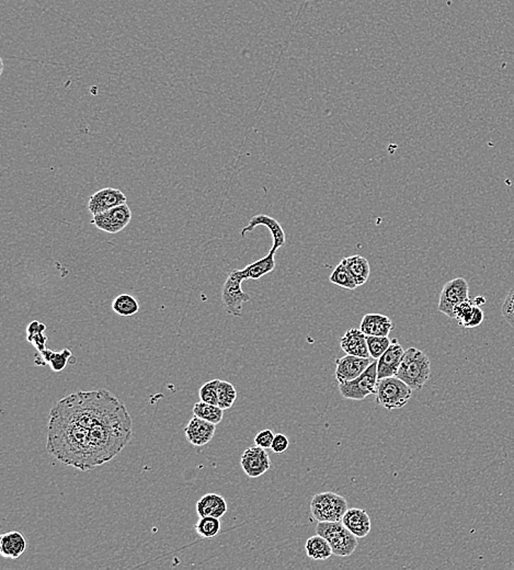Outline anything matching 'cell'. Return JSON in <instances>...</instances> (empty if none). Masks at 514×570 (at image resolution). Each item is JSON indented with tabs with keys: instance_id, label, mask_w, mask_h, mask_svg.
I'll list each match as a JSON object with an SVG mask.
<instances>
[{
	"instance_id": "6da1fadb",
	"label": "cell",
	"mask_w": 514,
	"mask_h": 570,
	"mask_svg": "<svg viewBox=\"0 0 514 570\" xmlns=\"http://www.w3.org/2000/svg\"><path fill=\"white\" fill-rule=\"evenodd\" d=\"M133 435L129 410L108 389L77 392L50 413L47 451L65 465L89 472L119 455Z\"/></svg>"
},
{
	"instance_id": "7a4b0ae2",
	"label": "cell",
	"mask_w": 514,
	"mask_h": 570,
	"mask_svg": "<svg viewBox=\"0 0 514 570\" xmlns=\"http://www.w3.org/2000/svg\"><path fill=\"white\" fill-rule=\"evenodd\" d=\"M430 375L431 362L425 352L417 348L406 350L395 376L405 382L413 391H420L429 381Z\"/></svg>"
},
{
	"instance_id": "3957f363",
	"label": "cell",
	"mask_w": 514,
	"mask_h": 570,
	"mask_svg": "<svg viewBox=\"0 0 514 570\" xmlns=\"http://www.w3.org/2000/svg\"><path fill=\"white\" fill-rule=\"evenodd\" d=\"M316 534H319L329 542L333 555L348 557L358 547V537L340 522H318Z\"/></svg>"
},
{
	"instance_id": "277c9868",
	"label": "cell",
	"mask_w": 514,
	"mask_h": 570,
	"mask_svg": "<svg viewBox=\"0 0 514 570\" xmlns=\"http://www.w3.org/2000/svg\"><path fill=\"white\" fill-rule=\"evenodd\" d=\"M413 389L397 376L379 380L376 403L388 410L401 409L409 403Z\"/></svg>"
},
{
	"instance_id": "5b68a950",
	"label": "cell",
	"mask_w": 514,
	"mask_h": 570,
	"mask_svg": "<svg viewBox=\"0 0 514 570\" xmlns=\"http://www.w3.org/2000/svg\"><path fill=\"white\" fill-rule=\"evenodd\" d=\"M309 508L318 522H340L349 509L347 500L333 491L316 494Z\"/></svg>"
},
{
	"instance_id": "8992f818",
	"label": "cell",
	"mask_w": 514,
	"mask_h": 570,
	"mask_svg": "<svg viewBox=\"0 0 514 570\" xmlns=\"http://www.w3.org/2000/svg\"><path fill=\"white\" fill-rule=\"evenodd\" d=\"M241 270L229 272L222 290V303L228 315L241 317L243 305L250 301V296L243 291L241 284L245 281Z\"/></svg>"
},
{
	"instance_id": "52a82bcc",
	"label": "cell",
	"mask_w": 514,
	"mask_h": 570,
	"mask_svg": "<svg viewBox=\"0 0 514 570\" xmlns=\"http://www.w3.org/2000/svg\"><path fill=\"white\" fill-rule=\"evenodd\" d=\"M377 382V362L373 361L357 379L339 383V392L345 399L363 401L367 396L376 394Z\"/></svg>"
},
{
	"instance_id": "ba28073f",
	"label": "cell",
	"mask_w": 514,
	"mask_h": 570,
	"mask_svg": "<svg viewBox=\"0 0 514 570\" xmlns=\"http://www.w3.org/2000/svg\"><path fill=\"white\" fill-rule=\"evenodd\" d=\"M469 299V285L464 278H455L444 284L440 294L438 309L447 317L454 318V309Z\"/></svg>"
},
{
	"instance_id": "9c48e42d",
	"label": "cell",
	"mask_w": 514,
	"mask_h": 570,
	"mask_svg": "<svg viewBox=\"0 0 514 570\" xmlns=\"http://www.w3.org/2000/svg\"><path fill=\"white\" fill-rule=\"evenodd\" d=\"M132 221V211L127 203L113 207L109 211L93 215L91 224L100 231L118 234L123 231Z\"/></svg>"
},
{
	"instance_id": "30bf717a",
	"label": "cell",
	"mask_w": 514,
	"mask_h": 570,
	"mask_svg": "<svg viewBox=\"0 0 514 570\" xmlns=\"http://www.w3.org/2000/svg\"><path fill=\"white\" fill-rule=\"evenodd\" d=\"M241 465L246 475L250 478H258L265 475L271 467V459L267 450L258 445L248 448L241 455Z\"/></svg>"
},
{
	"instance_id": "8fae6325",
	"label": "cell",
	"mask_w": 514,
	"mask_h": 570,
	"mask_svg": "<svg viewBox=\"0 0 514 570\" xmlns=\"http://www.w3.org/2000/svg\"><path fill=\"white\" fill-rule=\"evenodd\" d=\"M127 199L121 190L105 188L95 192L88 201V210L93 215L109 211L113 207L127 203Z\"/></svg>"
},
{
	"instance_id": "7c38bea8",
	"label": "cell",
	"mask_w": 514,
	"mask_h": 570,
	"mask_svg": "<svg viewBox=\"0 0 514 570\" xmlns=\"http://www.w3.org/2000/svg\"><path fill=\"white\" fill-rule=\"evenodd\" d=\"M371 358L354 357L347 355L336 361V379L338 383L352 381L359 377L371 365Z\"/></svg>"
},
{
	"instance_id": "4fadbf2b",
	"label": "cell",
	"mask_w": 514,
	"mask_h": 570,
	"mask_svg": "<svg viewBox=\"0 0 514 570\" xmlns=\"http://www.w3.org/2000/svg\"><path fill=\"white\" fill-rule=\"evenodd\" d=\"M261 225L265 226V227L269 229L272 238H273V246H272L271 249H273L274 251H278L280 248L285 246V244H287V236H285V232H284L281 224H280L277 220L273 219L271 216L265 215V214H259V215L253 216V217L250 219L248 225L245 226V227L241 229V237H245L246 234L253 232L255 228Z\"/></svg>"
},
{
	"instance_id": "5bb4252c",
	"label": "cell",
	"mask_w": 514,
	"mask_h": 570,
	"mask_svg": "<svg viewBox=\"0 0 514 570\" xmlns=\"http://www.w3.org/2000/svg\"><path fill=\"white\" fill-rule=\"evenodd\" d=\"M403 346L398 342L397 338L392 340V343L388 349L384 352L382 357L377 360V376L379 380L395 376L397 374L398 367L401 365V359L404 353Z\"/></svg>"
},
{
	"instance_id": "9a60e30c",
	"label": "cell",
	"mask_w": 514,
	"mask_h": 570,
	"mask_svg": "<svg viewBox=\"0 0 514 570\" xmlns=\"http://www.w3.org/2000/svg\"><path fill=\"white\" fill-rule=\"evenodd\" d=\"M216 425L193 416L185 428V437L193 447L202 448L212 441L215 435Z\"/></svg>"
},
{
	"instance_id": "2e32d148",
	"label": "cell",
	"mask_w": 514,
	"mask_h": 570,
	"mask_svg": "<svg viewBox=\"0 0 514 570\" xmlns=\"http://www.w3.org/2000/svg\"><path fill=\"white\" fill-rule=\"evenodd\" d=\"M340 347L345 355L360 358H371L367 348V335L361 329L351 328L340 339Z\"/></svg>"
},
{
	"instance_id": "e0dca14e",
	"label": "cell",
	"mask_w": 514,
	"mask_h": 570,
	"mask_svg": "<svg viewBox=\"0 0 514 570\" xmlns=\"http://www.w3.org/2000/svg\"><path fill=\"white\" fill-rule=\"evenodd\" d=\"M342 523L357 537H367L372 529L371 518L367 511L359 508L348 509L342 518Z\"/></svg>"
},
{
	"instance_id": "ac0fdd59",
	"label": "cell",
	"mask_w": 514,
	"mask_h": 570,
	"mask_svg": "<svg viewBox=\"0 0 514 570\" xmlns=\"http://www.w3.org/2000/svg\"><path fill=\"white\" fill-rule=\"evenodd\" d=\"M454 318L464 328H475L481 326L485 319V314L481 306L475 305L473 301L463 302L454 309Z\"/></svg>"
},
{
	"instance_id": "d6986e66",
	"label": "cell",
	"mask_w": 514,
	"mask_h": 570,
	"mask_svg": "<svg viewBox=\"0 0 514 570\" xmlns=\"http://www.w3.org/2000/svg\"><path fill=\"white\" fill-rule=\"evenodd\" d=\"M360 329L367 336L388 337L393 330V321L382 314H367L362 318Z\"/></svg>"
},
{
	"instance_id": "ffe728a7",
	"label": "cell",
	"mask_w": 514,
	"mask_h": 570,
	"mask_svg": "<svg viewBox=\"0 0 514 570\" xmlns=\"http://www.w3.org/2000/svg\"><path fill=\"white\" fill-rule=\"evenodd\" d=\"M27 549V540L18 531L8 532L0 537V555L8 559H17Z\"/></svg>"
},
{
	"instance_id": "44dd1931",
	"label": "cell",
	"mask_w": 514,
	"mask_h": 570,
	"mask_svg": "<svg viewBox=\"0 0 514 570\" xmlns=\"http://www.w3.org/2000/svg\"><path fill=\"white\" fill-rule=\"evenodd\" d=\"M228 506L225 498L217 494H207L203 496L197 503L199 517L223 518L227 512Z\"/></svg>"
},
{
	"instance_id": "7402d4cb",
	"label": "cell",
	"mask_w": 514,
	"mask_h": 570,
	"mask_svg": "<svg viewBox=\"0 0 514 570\" xmlns=\"http://www.w3.org/2000/svg\"><path fill=\"white\" fill-rule=\"evenodd\" d=\"M72 358H73V353L69 349L53 351L47 348L43 351L38 352L37 355L34 358V363L37 364L38 367H44V365L50 364L52 371L62 372L65 369Z\"/></svg>"
},
{
	"instance_id": "603a6c76",
	"label": "cell",
	"mask_w": 514,
	"mask_h": 570,
	"mask_svg": "<svg viewBox=\"0 0 514 570\" xmlns=\"http://www.w3.org/2000/svg\"><path fill=\"white\" fill-rule=\"evenodd\" d=\"M341 261L345 263L350 273L353 275L358 287H361V285L367 283L370 275H371V266H370L369 260L367 258L362 257L360 255H353L343 258Z\"/></svg>"
},
{
	"instance_id": "cb8c5ba5",
	"label": "cell",
	"mask_w": 514,
	"mask_h": 570,
	"mask_svg": "<svg viewBox=\"0 0 514 570\" xmlns=\"http://www.w3.org/2000/svg\"><path fill=\"white\" fill-rule=\"evenodd\" d=\"M275 253H277V251L270 249L265 257L261 258V259L257 260V261L253 262V263H250L247 267L241 269L245 279L259 280L263 275L273 271L274 268H275V260H274Z\"/></svg>"
},
{
	"instance_id": "d4e9b609",
	"label": "cell",
	"mask_w": 514,
	"mask_h": 570,
	"mask_svg": "<svg viewBox=\"0 0 514 570\" xmlns=\"http://www.w3.org/2000/svg\"><path fill=\"white\" fill-rule=\"evenodd\" d=\"M305 549L306 555L314 561H327L333 555L329 542L319 534H316L306 541Z\"/></svg>"
},
{
	"instance_id": "484cf974",
	"label": "cell",
	"mask_w": 514,
	"mask_h": 570,
	"mask_svg": "<svg viewBox=\"0 0 514 570\" xmlns=\"http://www.w3.org/2000/svg\"><path fill=\"white\" fill-rule=\"evenodd\" d=\"M112 311L121 317H132L139 311V304L134 296L121 294L112 302Z\"/></svg>"
},
{
	"instance_id": "4316f807",
	"label": "cell",
	"mask_w": 514,
	"mask_h": 570,
	"mask_svg": "<svg viewBox=\"0 0 514 570\" xmlns=\"http://www.w3.org/2000/svg\"><path fill=\"white\" fill-rule=\"evenodd\" d=\"M192 413H193V416L207 420L214 425L221 423L224 417V409L219 406L211 405V404L204 403V401L195 404Z\"/></svg>"
},
{
	"instance_id": "83f0119b",
	"label": "cell",
	"mask_w": 514,
	"mask_h": 570,
	"mask_svg": "<svg viewBox=\"0 0 514 570\" xmlns=\"http://www.w3.org/2000/svg\"><path fill=\"white\" fill-rule=\"evenodd\" d=\"M47 326L40 321L30 323L27 328V340L38 352L47 349V336L45 334Z\"/></svg>"
},
{
	"instance_id": "f1b7e54d",
	"label": "cell",
	"mask_w": 514,
	"mask_h": 570,
	"mask_svg": "<svg viewBox=\"0 0 514 570\" xmlns=\"http://www.w3.org/2000/svg\"><path fill=\"white\" fill-rule=\"evenodd\" d=\"M329 281L342 289L355 290L359 287L353 275L350 273L349 270L342 261H340L339 265L333 269V273L330 275Z\"/></svg>"
},
{
	"instance_id": "f546056e",
	"label": "cell",
	"mask_w": 514,
	"mask_h": 570,
	"mask_svg": "<svg viewBox=\"0 0 514 570\" xmlns=\"http://www.w3.org/2000/svg\"><path fill=\"white\" fill-rule=\"evenodd\" d=\"M222 523L219 518L200 517L195 524V531L202 539H213L221 531Z\"/></svg>"
},
{
	"instance_id": "4dcf8cb0",
	"label": "cell",
	"mask_w": 514,
	"mask_h": 570,
	"mask_svg": "<svg viewBox=\"0 0 514 570\" xmlns=\"http://www.w3.org/2000/svg\"><path fill=\"white\" fill-rule=\"evenodd\" d=\"M217 395H219V407L226 410L233 407L237 398V391L233 384L229 382L219 380L217 385Z\"/></svg>"
},
{
	"instance_id": "1f68e13d",
	"label": "cell",
	"mask_w": 514,
	"mask_h": 570,
	"mask_svg": "<svg viewBox=\"0 0 514 570\" xmlns=\"http://www.w3.org/2000/svg\"><path fill=\"white\" fill-rule=\"evenodd\" d=\"M367 348L372 359L379 360L384 352L391 346L392 340L388 337L367 336Z\"/></svg>"
},
{
	"instance_id": "d6a6232c",
	"label": "cell",
	"mask_w": 514,
	"mask_h": 570,
	"mask_svg": "<svg viewBox=\"0 0 514 570\" xmlns=\"http://www.w3.org/2000/svg\"><path fill=\"white\" fill-rule=\"evenodd\" d=\"M219 380H213L201 386L199 391L200 399L204 403L219 406V395H217V385Z\"/></svg>"
},
{
	"instance_id": "836d02e7",
	"label": "cell",
	"mask_w": 514,
	"mask_h": 570,
	"mask_svg": "<svg viewBox=\"0 0 514 570\" xmlns=\"http://www.w3.org/2000/svg\"><path fill=\"white\" fill-rule=\"evenodd\" d=\"M501 313L507 323L514 328V287L510 290L502 303Z\"/></svg>"
},
{
	"instance_id": "e575fe53",
	"label": "cell",
	"mask_w": 514,
	"mask_h": 570,
	"mask_svg": "<svg viewBox=\"0 0 514 570\" xmlns=\"http://www.w3.org/2000/svg\"><path fill=\"white\" fill-rule=\"evenodd\" d=\"M274 435H275L272 432V430H262V431H260L259 433L256 435L255 444L258 445V447L262 448V449H271Z\"/></svg>"
},
{
	"instance_id": "d590c367",
	"label": "cell",
	"mask_w": 514,
	"mask_h": 570,
	"mask_svg": "<svg viewBox=\"0 0 514 570\" xmlns=\"http://www.w3.org/2000/svg\"><path fill=\"white\" fill-rule=\"evenodd\" d=\"M289 438H287V435L278 433V435H274L271 450L273 451V453L282 454L287 451V448H289Z\"/></svg>"
},
{
	"instance_id": "8d00e7d4",
	"label": "cell",
	"mask_w": 514,
	"mask_h": 570,
	"mask_svg": "<svg viewBox=\"0 0 514 570\" xmlns=\"http://www.w3.org/2000/svg\"><path fill=\"white\" fill-rule=\"evenodd\" d=\"M473 303L475 304V305L481 306L486 304V299L484 296H477V297L474 299Z\"/></svg>"
}]
</instances>
